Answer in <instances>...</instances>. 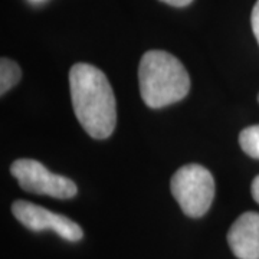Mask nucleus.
Here are the masks:
<instances>
[{
  "instance_id": "1",
  "label": "nucleus",
  "mask_w": 259,
  "mask_h": 259,
  "mask_svg": "<svg viewBox=\"0 0 259 259\" xmlns=\"http://www.w3.org/2000/svg\"><path fill=\"white\" fill-rule=\"evenodd\" d=\"M72 107L82 128L97 140L110 137L117 124L115 97L107 76L90 64H75L69 72Z\"/></svg>"
},
{
  "instance_id": "2",
  "label": "nucleus",
  "mask_w": 259,
  "mask_h": 259,
  "mask_svg": "<svg viewBox=\"0 0 259 259\" xmlns=\"http://www.w3.org/2000/svg\"><path fill=\"white\" fill-rule=\"evenodd\" d=\"M141 98L150 108L182 101L190 91V76L183 64L168 52L148 51L139 68Z\"/></svg>"
},
{
  "instance_id": "3",
  "label": "nucleus",
  "mask_w": 259,
  "mask_h": 259,
  "mask_svg": "<svg viewBox=\"0 0 259 259\" xmlns=\"http://www.w3.org/2000/svg\"><path fill=\"white\" fill-rule=\"evenodd\" d=\"M170 189L185 214L200 218L210 209L214 197V179L206 167L186 164L173 175Z\"/></svg>"
},
{
  "instance_id": "4",
  "label": "nucleus",
  "mask_w": 259,
  "mask_h": 259,
  "mask_svg": "<svg viewBox=\"0 0 259 259\" xmlns=\"http://www.w3.org/2000/svg\"><path fill=\"white\" fill-rule=\"evenodd\" d=\"M12 176L26 192L48 194L56 199L74 197L78 187L71 179L51 173L42 163L32 158H19L10 166Z\"/></svg>"
},
{
  "instance_id": "5",
  "label": "nucleus",
  "mask_w": 259,
  "mask_h": 259,
  "mask_svg": "<svg viewBox=\"0 0 259 259\" xmlns=\"http://www.w3.org/2000/svg\"><path fill=\"white\" fill-rule=\"evenodd\" d=\"M12 213L23 226L33 232L54 231L69 242H78L83 235L81 226L74 221L26 200H16L12 204Z\"/></svg>"
},
{
  "instance_id": "6",
  "label": "nucleus",
  "mask_w": 259,
  "mask_h": 259,
  "mask_svg": "<svg viewBox=\"0 0 259 259\" xmlns=\"http://www.w3.org/2000/svg\"><path fill=\"white\" fill-rule=\"evenodd\" d=\"M228 243L238 259H259V213H242L228 232Z\"/></svg>"
},
{
  "instance_id": "7",
  "label": "nucleus",
  "mask_w": 259,
  "mask_h": 259,
  "mask_svg": "<svg viewBox=\"0 0 259 259\" xmlns=\"http://www.w3.org/2000/svg\"><path fill=\"white\" fill-rule=\"evenodd\" d=\"M20 68L16 62L8 58H2L0 61V94H5L9 91L13 85H16L20 79Z\"/></svg>"
},
{
  "instance_id": "8",
  "label": "nucleus",
  "mask_w": 259,
  "mask_h": 259,
  "mask_svg": "<svg viewBox=\"0 0 259 259\" xmlns=\"http://www.w3.org/2000/svg\"><path fill=\"white\" fill-rule=\"evenodd\" d=\"M239 144L248 156L259 158V125H250L242 130Z\"/></svg>"
},
{
  "instance_id": "9",
  "label": "nucleus",
  "mask_w": 259,
  "mask_h": 259,
  "mask_svg": "<svg viewBox=\"0 0 259 259\" xmlns=\"http://www.w3.org/2000/svg\"><path fill=\"white\" fill-rule=\"evenodd\" d=\"M250 23H252V30L259 44V0L255 3L252 9V16H250Z\"/></svg>"
},
{
  "instance_id": "10",
  "label": "nucleus",
  "mask_w": 259,
  "mask_h": 259,
  "mask_svg": "<svg viewBox=\"0 0 259 259\" xmlns=\"http://www.w3.org/2000/svg\"><path fill=\"white\" fill-rule=\"evenodd\" d=\"M250 192H252V197L253 200L259 204V176H256L252 182V186H250Z\"/></svg>"
},
{
  "instance_id": "11",
  "label": "nucleus",
  "mask_w": 259,
  "mask_h": 259,
  "mask_svg": "<svg viewBox=\"0 0 259 259\" xmlns=\"http://www.w3.org/2000/svg\"><path fill=\"white\" fill-rule=\"evenodd\" d=\"M161 2H164L167 5H171V6H176V8H183V6L190 5L193 0H161Z\"/></svg>"
},
{
  "instance_id": "12",
  "label": "nucleus",
  "mask_w": 259,
  "mask_h": 259,
  "mask_svg": "<svg viewBox=\"0 0 259 259\" xmlns=\"http://www.w3.org/2000/svg\"><path fill=\"white\" fill-rule=\"evenodd\" d=\"M258 101H259V95H258Z\"/></svg>"
}]
</instances>
